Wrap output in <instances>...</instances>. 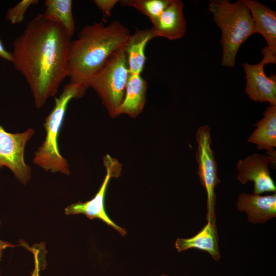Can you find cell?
Instances as JSON below:
<instances>
[{"instance_id":"obj_1","label":"cell","mask_w":276,"mask_h":276,"mask_svg":"<svg viewBox=\"0 0 276 276\" xmlns=\"http://www.w3.org/2000/svg\"><path fill=\"white\" fill-rule=\"evenodd\" d=\"M71 38L61 27L39 14L14 40L11 62L28 82L37 109L56 95L67 77Z\"/></svg>"},{"instance_id":"obj_2","label":"cell","mask_w":276,"mask_h":276,"mask_svg":"<svg viewBox=\"0 0 276 276\" xmlns=\"http://www.w3.org/2000/svg\"><path fill=\"white\" fill-rule=\"evenodd\" d=\"M130 35L129 29L118 20L106 26L96 22L83 27L70 44L67 77L70 82L87 86L91 77L114 52L125 46Z\"/></svg>"},{"instance_id":"obj_3","label":"cell","mask_w":276,"mask_h":276,"mask_svg":"<svg viewBox=\"0 0 276 276\" xmlns=\"http://www.w3.org/2000/svg\"><path fill=\"white\" fill-rule=\"evenodd\" d=\"M81 83L70 82L66 84L43 123L45 135L43 141L34 153L33 163L38 167L52 173L68 175L70 166L59 150L58 139L68 104L73 99L82 97L87 88Z\"/></svg>"},{"instance_id":"obj_4","label":"cell","mask_w":276,"mask_h":276,"mask_svg":"<svg viewBox=\"0 0 276 276\" xmlns=\"http://www.w3.org/2000/svg\"><path fill=\"white\" fill-rule=\"evenodd\" d=\"M209 9L221 31V64L234 67L236 56L242 44L257 33L250 12L243 0H211Z\"/></svg>"},{"instance_id":"obj_5","label":"cell","mask_w":276,"mask_h":276,"mask_svg":"<svg viewBox=\"0 0 276 276\" xmlns=\"http://www.w3.org/2000/svg\"><path fill=\"white\" fill-rule=\"evenodd\" d=\"M129 75L123 46L114 52L87 82L88 87L95 91L111 118L119 116Z\"/></svg>"},{"instance_id":"obj_6","label":"cell","mask_w":276,"mask_h":276,"mask_svg":"<svg viewBox=\"0 0 276 276\" xmlns=\"http://www.w3.org/2000/svg\"><path fill=\"white\" fill-rule=\"evenodd\" d=\"M210 128L205 125L200 126L196 133L198 147L196 159L198 165V175L207 195V221L216 223L215 189L220 182L218 177L217 165L214 151L211 148Z\"/></svg>"},{"instance_id":"obj_7","label":"cell","mask_w":276,"mask_h":276,"mask_svg":"<svg viewBox=\"0 0 276 276\" xmlns=\"http://www.w3.org/2000/svg\"><path fill=\"white\" fill-rule=\"evenodd\" d=\"M35 130L29 128L20 133H10L0 124V169L7 167L22 184L31 179V167L26 163L25 151Z\"/></svg>"},{"instance_id":"obj_8","label":"cell","mask_w":276,"mask_h":276,"mask_svg":"<svg viewBox=\"0 0 276 276\" xmlns=\"http://www.w3.org/2000/svg\"><path fill=\"white\" fill-rule=\"evenodd\" d=\"M103 160L106 173L98 192L89 201L71 204L65 208V213L66 215L83 214L90 219L98 218L113 227L121 236H125L127 234L126 230L115 223L110 218L105 207V198L108 183L111 178H117L121 175L122 165L117 159L109 154H106Z\"/></svg>"},{"instance_id":"obj_9","label":"cell","mask_w":276,"mask_h":276,"mask_svg":"<svg viewBox=\"0 0 276 276\" xmlns=\"http://www.w3.org/2000/svg\"><path fill=\"white\" fill-rule=\"evenodd\" d=\"M267 153V155L254 153L237 163L238 180L242 184L252 181L255 194L276 192L269 168L270 164H275V151Z\"/></svg>"},{"instance_id":"obj_10","label":"cell","mask_w":276,"mask_h":276,"mask_svg":"<svg viewBox=\"0 0 276 276\" xmlns=\"http://www.w3.org/2000/svg\"><path fill=\"white\" fill-rule=\"evenodd\" d=\"M252 17L257 33L265 39L267 45L261 52L265 65L276 63V12L258 1L243 0Z\"/></svg>"},{"instance_id":"obj_11","label":"cell","mask_w":276,"mask_h":276,"mask_svg":"<svg viewBox=\"0 0 276 276\" xmlns=\"http://www.w3.org/2000/svg\"><path fill=\"white\" fill-rule=\"evenodd\" d=\"M245 73V93L255 102H268L276 106V76H267L264 72L265 64L261 61L255 64H242Z\"/></svg>"},{"instance_id":"obj_12","label":"cell","mask_w":276,"mask_h":276,"mask_svg":"<svg viewBox=\"0 0 276 276\" xmlns=\"http://www.w3.org/2000/svg\"><path fill=\"white\" fill-rule=\"evenodd\" d=\"M151 30L155 37H162L170 40L182 38L187 32L183 3L180 0H172L152 24Z\"/></svg>"},{"instance_id":"obj_13","label":"cell","mask_w":276,"mask_h":276,"mask_svg":"<svg viewBox=\"0 0 276 276\" xmlns=\"http://www.w3.org/2000/svg\"><path fill=\"white\" fill-rule=\"evenodd\" d=\"M237 209L245 212L251 223H262L276 216V193L261 196L242 193L238 196Z\"/></svg>"},{"instance_id":"obj_14","label":"cell","mask_w":276,"mask_h":276,"mask_svg":"<svg viewBox=\"0 0 276 276\" xmlns=\"http://www.w3.org/2000/svg\"><path fill=\"white\" fill-rule=\"evenodd\" d=\"M219 240L216 223H207L195 235L189 238H178L175 246L178 252L195 248L208 252L216 261L220 258Z\"/></svg>"},{"instance_id":"obj_15","label":"cell","mask_w":276,"mask_h":276,"mask_svg":"<svg viewBox=\"0 0 276 276\" xmlns=\"http://www.w3.org/2000/svg\"><path fill=\"white\" fill-rule=\"evenodd\" d=\"M147 83L140 74H129L125 96L119 114H125L134 118L143 110L146 103Z\"/></svg>"},{"instance_id":"obj_16","label":"cell","mask_w":276,"mask_h":276,"mask_svg":"<svg viewBox=\"0 0 276 276\" xmlns=\"http://www.w3.org/2000/svg\"><path fill=\"white\" fill-rule=\"evenodd\" d=\"M263 114V117L255 124L257 128L248 142L256 145L260 150L273 152L276 147V106L267 107Z\"/></svg>"},{"instance_id":"obj_17","label":"cell","mask_w":276,"mask_h":276,"mask_svg":"<svg viewBox=\"0 0 276 276\" xmlns=\"http://www.w3.org/2000/svg\"><path fill=\"white\" fill-rule=\"evenodd\" d=\"M153 38L151 29H138L130 35L125 45L129 74L141 75L146 60L145 47Z\"/></svg>"},{"instance_id":"obj_18","label":"cell","mask_w":276,"mask_h":276,"mask_svg":"<svg viewBox=\"0 0 276 276\" xmlns=\"http://www.w3.org/2000/svg\"><path fill=\"white\" fill-rule=\"evenodd\" d=\"M44 4V16L61 27L71 37L75 29L72 1L46 0Z\"/></svg>"},{"instance_id":"obj_19","label":"cell","mask_w":276,"mask_h":276,"mask_svg":"<svg viewBox=\"0 0 276 276\" xmlns=\"http://www.w3.org/2000/svg\"><path fill=\"white\" fill-rule=\"evenodd\" d=\"M172 0H122L124 6L132 7L147 16L153 24L169 6Z\"/></svg>"},{"instance_id":"obj_20","label":"cell","mask_w":276,"mask_h":276,"mask_svg":"<svg viewBox=\"0 0 276 276\" xmlns=\"http://www.w3.org/2000/svg\"><path fill=\"white\" fill-rule=\"evenodd\" d=\"M38 3V0H22L7 10L5 15L6 20L12 25L21 23L24 19L28 9L31 5Z\"/></svg>"},{"instance_id":"obj_21","label":"cell","mask_w":276,"mask_h":276,"mask_svg":"<svg viewBox=\"0 0 276 276\" xmlns=\"http://www.w3.org/2000/svg\"><path fill=\"white\" fill-rule=\"evenodd\" d=\"M118 0H94V2L98 9L102 11L105 16H109L110 12L116 4Z\"/></svg>"},{"instance_id":"obj_22","label":"cell","mask_w":276,"mask_h":276,"mask_svg":"<svg viewBox=\"0 0 276 276\" xmlns=\"http://www.w3.org/2000/svg\"><path fill=\"white\" fill-rule=\"evenodd\" d=\"M0 58L5 60L11 62L12 56L11 52H8L4 46L0 39Z\"/></svg>"},{"instance_id":"obj_23","label":"cell","mask_w":276,"mask_h":276,"mask_svg":"<svg viewBox=\"0 0 276 276\" xmlns=\"http://www.w3.org/2000/svg\"><path fill=\"white\" fill-rule=\"evenodd\" d=\"M13 245H12L10 243L8 242L3 241L0 240V261L1 260L3 250L6 249L7 247H13ZM0 276H1V274H0Z\"/></svg>"},{"instance_id":"obj_24","label":"cell","mask_w":276,"mask_h":276,"mask_svg":"<svg viewBox=\"0 0 276 276\" xmlns=\"http://www.w3.org/2000/svg\"><path fill=\"white\" fill-rule=\"evenodd\" d=\"M160 276H168V275L165 274H162L160 275Z\"/></svg>"},{"instance_id":"obj_25","label":"cell","mask_w":276,"mask_h":276,"mask_svg":"<svg viewBox=\"0 0 276 276\" xmlns=\"http://www.w3.org/2000/svg\"><path fill=\"white\" fill-rule=\"evenodd\" d=\"M0 224H1V222H0Z\"/></svg>"}]
</instances>
